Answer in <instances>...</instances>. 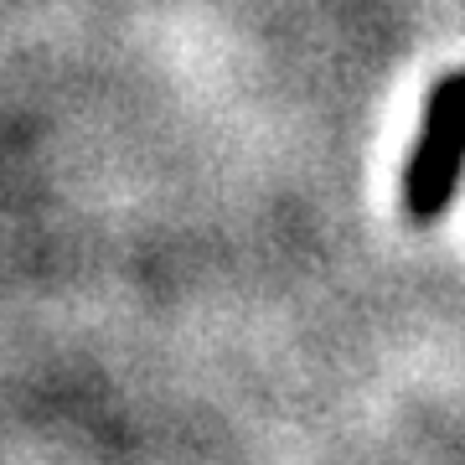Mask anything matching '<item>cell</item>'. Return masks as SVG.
<instances>
[{"instance_id":"cell-1","label":"cell","mask_w":465,"mask_h":465,"mask_svg":"<svg viewBox=\"0 0 465 465\" xmlns=\"http://www.w3.org/2000/svg\"><path fill=\"white\" fill-rule=\"evenodd\" d=\"M465 176V73H445L424 99V124L403 166V213L434 223L450 213Z\"/></svg>"}]
</instances>
